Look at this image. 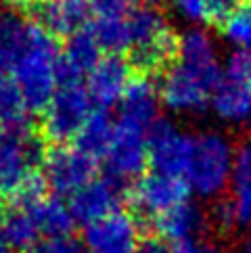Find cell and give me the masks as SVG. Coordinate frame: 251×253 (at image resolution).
Returning a JSON list of instances; mask_svg holds the SVG:
<instances>
[{"mask_svg": "<svg viewBox=\"0 0 251 253\" xmlns=\"http://www.w3.org/2000/svg\"><path fill=\"white\" fill-rule=\"evenodd\" d=\"M222 80L224 67L216 40L203 28H188L178 38L176 61L157 86L159 98L172 113H199L209 107Z\"/></svg>", "mask_w": 251, "mask_h": 253, "instance_id": "1", "label": "cell"}, {"mask_svg": "<svg viewBox=\"0 0 251 253\" xmlns=\"http://www.w3.org/2000/svg\"><path fill=\"white\" fill-rule=\"evenodd\" d=\"M59 55L55 38L32 23L25 48L11 65L13 82L21 90L30 111H44L59 90Z\"/></svg>", "mask_w": 251, "mask_h": 253, "instance_id": "2", "label": "cell"}, {"mask_svg": "<svg viewBox=\"0 0 251 253\" xmlns=\"http://www.w3.org/2000/svg\"><path fill=\"white\" fill-rule=\"evenodd\" d=\"M235 147L216 130L201 132L193 138V153L184 180L188 188L203 199L220 197L230 184Z\"/></svg>", "mask_w": 251, "mask_h": 253, "instance_id": "3", "label": "cell"}, {"mask_svg": "<svg viewBox=\"0 0 251 253\" xmlns=\"http://www.w3.org/2000/svg\"><path fill=\"white\" fill-rule=\"evenodd\" d=\"M126 25H128L130 52L138 67H161L176 57L178 38L155 6H134V11L126 17Z\"/></svg>", "mask_w": 251, "mask_h": 253, "instance_id": "4", "label": "cell"}, {"mask_svg": "<svg viewBox=\"0 0 251 253\" xmlns=\"http://www.w3.org/2000/svg\"><path fill=\"white\" fill-rule=\"evenodd\" d=\"M92 101L82 84H65L46 105L42 117V132L50 142L67 144L78 138L82 126L92 113Z\"/></svg>", "mask_w": 251, "mask_h": 253, "instance_id": "5", "label": "cell"}, {"mask_svg": "<svg viewBox=\"0 0 251 253\" xmlns=\"http://www.w3.org/2000/svg\"><path fill=\"white\" fill-rule=\"evenodd\" d=\"M42 178L57 197H74L78 191L96 178V159L82 149L57 144L42 159Z\"/></svg>", "mask_w": 251, "mask_h": 253, "instance_id": "6", "label": "cell"}, {"mask_svg": "<svg viewBox=\"0 0 251 253\" xmlns=\"http://www.w3.org/2000/svg\"><path fill=\"white\" fill-rule=\"evenodd\" d=\"M193 153V138L174 122L159 120L147 132V157L151 171L184 178Z\"/></svg>", "mask_w": 251, "mask_h": 253, "instance_id": "7", "label": "cell"}, {"mask_svg": "<svg viewBox=\"0 0 251 253\" xmlns=\"http://www.w3.org/2000/svg\"><path fill=\"white\" fill-rule=\"evenodd\" d=\"M44 144L38 136L28 132H8L0 144V197L11 199L23 180L34 174V168L42 164Z\"/></svg>", "mask_w": 251, "mask_h": 253, "instance_id": "8", "label": "cell"}, {"mask_svg": "<svg viewBox=\"0 0 251 253\" xmlns=\"http://www.w3.org/2000/svg\"><path fill=\"white\" fill-rule=\"evenodd\" d=\"M147 132L134 124L115 122V134L109 144V151L103 157L107 164L109 178L126 184L130 180L142 176V171L149 166L147 157Z\"/></svg>", "mask_w": 251, "mask_h": 253, "instance_id": "9", "label": "cell"}, {"mask_svg": "<svg viewBox=\"0 0 251 253\" xmlns=\"http://www.w3.org/2000/svg\"><path fill=\"white\" fill-rule=\"evenodd\" d=\"M138 245V224L122 210L84 226V247L88 253H136Z\"/></svg>", "mask_w": 251, "mask_h": 253, "instance_id": "10", "label": "cell"}, {"mask_svg": "<svg viewBox=\"0 0 251 253\" xmlns=\"http://www.w3.org/2000/svg\"><path fill=\"white\" fill-rule=\"evenodd\" d=\"M188 195H191V188H188L184 178L151 171L134 182L132 203L142 213L157 218V215L169 211L172 207L186 203Z\"/></svg>", "mask_w": 251, "mask_h": 253, "instance_id": "11", "label": "cell"}, {"mask_svg": "<svg viewBox=\"0 0 251 253\" xmlns=\"http://www.w3.org/2000/svg\"><path fill=\"white\" fill-rule=\"evenodd\" d=\"M132 65L122 55H105L86 76V92L98 109H109L122 103L132 82Z\"/></svg>", "mask_w": 251, "mask_h": 253, "instance_id": "12", "label": "cell"}, {"mask_svg": "<svg viewBox=\"0 0 251 253\" xmlns=\"http://www.w3.org/2000/svg\"><path fill=\"white\" fill-rule=\"evenodd\" d=\"M122 201H124V184L105 176V178H94L82 191H78L71 197L69 210L74 213L76 222L88 226L120 211Z\"/></svg>", "mask_w": 251, "mask_h": 253, "instance_id": "13", "label": "cell"}, {"mask_svg": "<svg viewBox=\"0 0 251 253\" xmlns=\"http://www.w3.org/2000/svg\"><path fill=\"white\" fill-rule=\"evenodd\" d=\"M36 25L55 36L69 38L78 32L86 30L90 19V6L88 0H38L34 6Z\"/></svg>", "mask_w": 251, "mask_h": 253, "instance_id": "14", "label": "cell"}, {"mask_svg": "<svg viewBox=\"0 0 251 253\" xmlns=\"http://www.w3.org/2000/svg\"><path fill=\"white\" fill-rule=\"evenodd\" d=\"M101 59V48L90 30H82L69 36L63 52L59 55V86L80 84V80L90 74V69Z\"/></svg>", "mask_w": 251, "mask_h": 253, "instance_id": "15", "label": "cell"}, {"mask_svg": "<svg viewBox=\"0 0 251 253\" xmlns=\"http://www.w3.org/2000/svg\"><path fill=\"white\" fill-rule=\"evenodd\" d=\"M159 88L147 76H134L120 103V120L149 130L159 120Z\"/></svg>", "mask_w": 251, "mask_h": 253, "instance_id": "16", "label": "cell"}, {"mask_svg": "<svg viewBox=\"0 0 251 253\" xmlns=\"http://www.w3.org/2000/svg\"><path fill=\"white\" fill-rule=\"evenodd\" d=\"M153 224H155L157 237L161 241H169L178 245V243L193 241L203 230L205 213L199 205H195L193 201H186L153 218Z\"/></svg>", "mask_w": 251, "mask_h": 253, "instance_id": "17", "label": "cell"}, {"mask_svg": "<svg viewBox=\"0 0 251 253\" xmlns=\"http://www.w3.org/2000/svg\"><path fill=\"white\" fill-rule=\"evenodd\" d=\"M209 109L224 124L241 126L251 122V86L224 78L213 90Z\"/></svg>", "mask_w": 251, "mask_h": 253, "instance_id": "18", "label": "cell"}, {"mask_svg": "<svg viewBox=\"0 0 251 253\" xmlns=\"http://www.w3.org/2000/svg\"><path fill=\"white\" fill-rule=\"evenodd\" d=\"M232 210H235L237 226L249 228L251 226V138L243 140L235 149V161H232Z\"/></svg>", "mask_w": 251, "mask_h": 253, "instance_id": "19", "label": "cell"}, {"mask_svg": "<svg viewBox=\"0 0 251 253\" xmlns=\"http://www.w3.org/2000/svg\"><path fill=\"white\" fill-rule=\"evenodd\" d=\"M28 211L32 213L40 234H46V239L71 237V232L76 228V218L69 205L61 201L59 197H44L40 203L30 207Z\"/></svg>", "mask_w": 251, "mask_h": 253, "instance_id": "20", "label": "cell"}, {"mask_svg": "<svg viewBox=\"0 0 251 253\" xmlns=\"http://www.w3.org/2000/svg\"><path fill=\"white\" fill-rule=\"evenodd\" d=\"M115 134V122L113 117L107 113L105 109H94L90 117L82 126V130L78 134V149H82L86 155H90L94 159L105 157L109 151V144L113 140Z\"/></svg>", "mask_w": 251, "mask_h": 253, "instance_id": "21", "label": "cell"}, {"mask_svg": "<svg viewBox=\"0 0 251 253\" xmlns=\"http://www.w3.org/2000/svg\"><path fill=\"white\" fill-rule=\"evenodd\" d=\"M30 21L15 11H0V65L11 67L25 48L30 34Z\"/></svg>", "mask_w": 251, "mask_h": 253, "instance_id": "22", "label": "cell"}, {"mask_svg": "<svg viewBox=\"0 0 251 253\" xmlns=\"http://www.w3.org/2000/svg\"><path fill=\"white\" fill-rule=\"evenodd\" d=\"M30 109L13 80H0V126L6 132H28Z\"/></svg>", "mask_w": 251, "mask_h": 253, "instance_id": "23", "label": "cell"}, {"mask_svg": "<svg viewBox=\"0 0 251 253\" xmlns=\"http://www.w3.org/2000/svg\"><path fill=\"white\" fill-rule=\"evenodd\" d=\"M0 222H2V232H4L6 243L11 245V249L28 251L40 241V230L28 210L11 207Z\"/></svg>", "mask_w": 251, "mask_h": 253, "instance_id": "24", "label": "cell"}, {"mask_svg": "<svg viewBox=\"0 0 251 253\" xmlns=\"http://www.w3.org/2000/svg\"><path fill=\"white\" fill-rule=\"evenodd\" d=\"M94 40L101 50H107L109 55H124L130 50L128 25L126 19H109V21H94L90 28Z\"/></svg>", "mask_w": 251, "mask_h": 253, "instance_id": "25", "label": "cell"}, {"mask_svg": "<svg viewBox=\"0 0 251 253\" xmlns=\"http://www.w3.org/2000/svg\"><path fill=\"white\" fill-rule=\"evenodd\" d=\"M222 34L235 48L251 52V2L241 4L226 21L222 23Z\"/></svg>", "mask_w": 251, "mask_h": 253, "instance_id": "26", "label": "cell"}, {"mask_svg": "<svg viewBox=\"0 0 251 253\" xmlns=\"http://www.w3.org/2000/svg\"><path fill=\"white\" fill-rule=\"evenodd\" d=\"M44 197H46V182H44V178L40 174H30L23 180L19 191L11 197V203H13V207L30 210L36 203H40Z\"/></svg>", "mask_w": 251, "mask_h": 253, "instance_id": "27", "label": "cell"}, {"mask_svg": "<svg viewBox=\"0 0 251 253\" xmlns=\"http://www.w3.org/2000/svg\"><path fill=\"white\" fill-rule=\"evenodd\" d=\"M90 15L94 21H109V19H126L136 6V0H88Z\"/></svg>", "mask_w": 251, "mask_h": 253, "instance_id": "28", "label": "cell"}, {"mask_svg": "<svg viewBox=\"0 0 251 253\" xmlns=\"http://www.w3.org/2000/svg\"><path fill=\"white\" fill-rule=\"evenodd\" d=\"M174 13L193 23V28H201V23L208 21V0H169Z\"/></svg>", "mask_w": 251, "mask_h": 253, "instance_id": "29", "label": "cell"}, {"mask_svg": "<svg viewBox=\"0 0 251 253\" xmlns=\"http://www.w3.org/2000/svg\"><path fill=\"white\" fill-rule=\"evenodd\" d=\"M224 78L251 86V52H232L224 65Z\"/></svg>", "mask_w": 251, "mask_h": 253, "instance_id": "30", "label": "cell"}, {"mask_svg": "<svg viewBox=\"0 0 251 253\" xmlns=\"http://www.w3.org/2000/svg\"><path fill=\"white\" fill-rule=\"evenodd\" d=\"M25 253H88V249L84 247V243L76 241L74 237H61V239H40Z\"/></svg>", "mask_w": 251, "mask_h": 253, "instance_id": "31", "label": "cell"}, {"mask_svg": "<svg viewBox=\"0 0 251 253\" xmlns=\"http://www.w3.org/2000/svg\"><path fill=\"white\" fill-rule=\"evenodd\" d=\"M241 4V0H208V21L224 23Z\"/></svg>", "mask_w": 251, "mask_h": 253, "instance_id": "32", "label": "cell"}, {"mask_svg": "<svg viewBox=\"0 0 251 253\" xmlns=\"http://www.w3.org/2000/svg\"><path fill=\"white\" fill-rule=\"evenodd\" d=\"M213 220H216L222 228H232V226H237V222H235V210H232L230 199H228V201H218V205L213 207Z\"/></svg>", "mask_w": 251, "mask_h": 253, "instance_id": "33", "label": "cell"}, {"mask_svg": "<svg viewBox=\"0 0 251 253\" xmlns=\"http://www.w3.org/2000/svg\"><path fill=\"white\" fill-rule=\"evenodd\" d=\"M169 253H220L216 247L205 245V243H197V241H186V243H178L169 249Z\"/></svg>", "mask_w": 251, "mask_h": 253, "instance_id": "34", "label": "cell"}, {"mask_svg": "<svg viewBox=\"0 0 251 253\" xmlns=\"http://www.w3.org/2000/svg\"><path fill=\"white\" fill-rule=\"evenodd\" d=\"M169 249L172 247H167V243L161 241L159 237H149L145 241H140L136 253H169Z\"/></svg>", "mask_w": 251, "mask_h": 253, "instance_id": "35", "label": "cell"}, {"mask_svg": "<svg viewBox=\"0 0 251 253\" xmlns=\"http://www.w3.org/2000/svg\"><path fill=\"white\" fill-rule=\"evenodd\" d=\"M0 253H11V245L6 243V237L2 232V222H0Z\"/></svg>", "mask_w": 251, "mask_h": 253, "instance_id": "36", "label": "cell"}, {"mask_svg": "<svg viewBox=\"0 0 251 253\" xmlns=\"http://www.w3.org/2000/svg\"><path fill=\"white\" fill-rule=\"evenodd\" d=\"M140 2H145V6H155L161 2V0H140Z\"/></svg>", "mask_w": 251, "mask_h": 253, "instance_id": "37", "label": "cell"}, {"mask_svg": "<svg viewBox=\"0 0 251 253\" xmlns=\"http://www.w3.org/2000/svg\"><path fill=\"white\" fill-rule=\"evenodd\" d=\"M6 134H8V132H6L4 128H2V126H0V144H2V142H4V138H6Z\"/></svg>", "mask_w": 251, "mask_h": 253, "instance_id": "38", "label": "cell"}, {"mask_svg": "<svg viewBox=\"0 0 251 253\" xmlns=\"http://www.w3.org/2000/svg\"><path fill=\"white\" fill-rule=\"evenodd\" d=\"M6 2H8V4H25L28 0H6Z\"/></svg>", "mask_w": 251, "mask_h": 253, "instance_id": "39", "label": "cell"}, {"mask_svg": "<svg viewBox=\"0 0 251 253\" xmlns=\"http://www.w3.org/2000/svg\"><path fill=\"white\" fill-rule=\"evenodd\" d=\"M245 251H247V253H251V243H249V245L245 247Z\"/></svg>", "mask_w": 251, "mask_h": 253, "instance_id": "40", "label": "cell"}, {"mask_svg": "<svg viewBox=\"0 0 251 253\" xmlns=\"http://www.w3.org/2000/svg\"><path fill=\"white\" fill-rule=\"evenodd\" d=\"M239 253H247V251H245V249H243V251H239Z\"/></svg>", "mask_w": 251, "mask_h": 253, "instance_id": "41", "label": "cell"}, {"mask_svg": "<svg viewBox=\"0 0 251 253\" xmlns=\"http://www.w3.org/2000/svg\"><path fill=\"white\" fill-rule=\"evenodd\" d=\"M0 67H2V65H0ZM0 80H2V78H0Z\"/></svg>", "mask_w": 251, "mask_h": 253, "instance_id": "42", "label": "cell"}]
</instances>
